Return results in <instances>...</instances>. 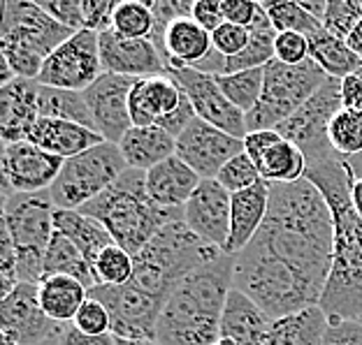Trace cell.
I'll use <instances>...</instances> for the list:
<instances>
[{
    "label": "cell",
    "instance_id": "ffe728a7",
    "mask_svg": "<svg viewBox=\"0 0 362 345\" xmlns=\"http://www.w3.org/2000/svg\"><path fill=\"white\" fill-rule=\"evenodd\" d=\"M37 93L40 84L35 79L16 77L7 86H0V137H3V144L28 142L30 130L40 121Z\"/></svg>",
    "mask_w": 362,
    "mask_h": 345
},
{
    "label": "cell",
    "instance_id": "30bf717a",
    "mask_svg": "<svg viewBox=\"0 0 362 345\" xmlns=\"http://www.w3.org/2000/svg\"><path fill=\"white\" fill-rule=\"evenodd\" d=\"M344 109L341 102V79L327 77V81L320 86L314 95L304 102L291 119H286L281 126L274 128L279 135L295 146H300L302 153L307 155V165H318L334 153L327 139L330 123L337 116V111ZM307 167V169H309Z\"/></svg>",
    "mask_w": 362,
    "mask_h": 345
},
{
    "label": "cell",
    "instance_id": "7dc6e473",
    "mask_svg": "<svg viewBox=\"0 0 362 345\" xmlns=\"http://www.w3.org/2000/svg\"><path fill=\"white\" fill-rule=\"evenodd\" d=\"M117 3L110 0H84V28L93 32L112 30V14Z\"/></svg>",
    "mask_w": 362,
    "mask_h": 345
},
{
    "label": "cell",
    "instance_id": "91938a15",
    "mask_svg": "<svg viewBox=\"0 0 362 345\" xmlns=\"http://www.w3.org/2000/svg\"><path fill=\"white\" fill-rule=\"evenodd\" d=\"M214 345H235V343H233V341H226V339H218Z\"/></svg>",
    "mask_w": 362,
    "mask_h": 345
},
{
    "label": "cell",
    "instance_id": "db71d44e",
    "mask_svg": "<svg viewBox=\"0 0 362 345\" xmlns=\"http://www.w3.org/2000/svg\"><path fill=\"white\" fill-rule=\"evenodd\" d=\"M302 5V10H307L314 19L323 21L325 19V12H327V0H298Z\"/></svg>",
    "mask_w": 362,
    "mask_h": 345
},
{
    "label": "cell",
    "instance_id": "277c9868",
    "mask_svg": "<svg viewBox=\"0 0 362 345\" xmlns=\"http://www.w3.org/2000/svg\"><path fill=\"white\" fill-rule=\"evenodd\" d=\"M103 223L112 239L130 255H139L163 227L184 220V209H163L146 193V171L126 169L117 183L79 209Z\"/></svg>",
    "mask_w": 362,
    "mask_h": 345
},
{
    "label": "cell",
    "instance_id": "8992f818",
    "mask_svg": "<svg viewBox=\"0 0 362 345\" xmlns=\"http://www.w3.org/2000/svg\"><path fill=\"white\" fill-rule=\"evenodd\" d=\"M75 30L61 26L37 3L5 0L0 19V59L21 79H37L45 61Z\"/></svg>",
    "mask_w": 362,
    "mask_h": 345
},
{
    "label": "cell",
    "instance_id": "11a10c76",
    "mask_svg": "<svg viewBox=\"0 0 362 345\" xmlns=\"http://www.w3.org/2000/svg\"><path fill=\"white\" fill-rule=\"evenodd\" d=\"M346 44L351 47V52H353V54L360 56V59H362V21L358 23L356 28H353V32L346 37Z\"/></svg>",
    "mask_w": 362,
    "mask_h": 345
},
{
    "label": "cell",
    "instance_id": "7bdbcfd3",
    "mask_svg": "<svg viewBox=\"0 0 362 345\" xmlns=\"http://www.w3.org/2000/svg\"><path fill=\"white\" fill-rule=\"evenodd\" d=\"M249 40H251L249 28L237 26V23H230V21L221 23V26L211 32L214 49H216L221 56H226V59H235L237 54H242L246 44H249Z\"/></svg>",
    "mask_w": 362,
    "mask_h": 345
},
{
    "label": "cell",
    "instance_id": "9a60e30c",
    "mask_svg": "<svg viewBox=\"0 0 362 345\" xmlns=\"http://www.w3.org/2000/svg\"><path fill=\"white\" fill-rule=\"evenodd\" d=\"M61 158L42 151L30 142L3 144V160H0V174H3V202L14 193L33 195L49 190L63 169Z\"/></svg>",
    "mask_w": 362,
    "mask_h": 345
},
{
    "label": "cell",
    "instance_id": "4fadbf2b",
    "mask_svg": "<svg viewBox=\"0 0 362 345\" xmlns=\"http://www.w3.org/2000/svg\"><path fill=\"white\" fill-rule=\"evenodd\" d=\"M3 345H47L59 343L65 325L54 322L37 299V285L19 283L0 303Z\"/></svg>",
    "mask_w": 362,
    "mask_h": 345
},
{
    "label": "cell",
    "instance_id": "681fc988",
    "mask_svg": "<svg viewBox=\"0 0 362 345\" xmlns=\"http://www.w3.org/2000/svg\"><path fill=\"white\" fill-rule=\"evenodd\" d=\"M191 19L200 23L204 30L214 32L221 23H226L223 10H221V0H195Z\"/></svg>",
    "mask_w": 362,
    "mask_h": 345
},
{
    "label": "cell",
    "instance_id": "f907efd6",
    "mask_svg": "<svg viewBox=\"0 0 362 345\" xmlns=\"http://www.w3.org/2000/svg\"><path fill=\"white\" fill-rule=\"evenodd\" d=\"M279 139H284L276 130H256V133H249L244 137V153L249 155L253 162H258L262 158L269 146H274Z\"/></svg>",
    "mask_w": 362,
    "mask_h": 345
},
{
    "label": "cell",
    "instance_id": "5b68a950",
    "mask_svg": "<svg viewBox=\"0 0 362 345\" xmlns=\"http://www.w3.org/2000/svg\"><path fill=\"white\" fill-rule=\"evenodd\" d=\"M221 255L223 250L200 239L184 220H175L135 255V274L130 281L168 301L184 278Z\"/></svg>",
    "mask_w": 362,
    "mask_h": 345
},
{
    "label": "cell",
    "instance_id": "680465c9",
    "mask_svg": "<svg viewBox=\"0 0 362 345\" xmlns=\"http://www.w3.org/2000/svg\"><path fill=\"white\" fill-rule=\"evenodd\" d=\"M117 345H160L158 341H126V339H117Z\"/></svg>",
    "mask_w": 362,
    "mask_h": 345
},
{
    "label": "cell",
    "instance_id": "603a6c76",
    "mask_svg": "<svg viewBox=\"0 0 362 345\" xmlns=\"http://www.w3.org/2000/svg\"><path fill=\"white\" fill-rule=\"evenodd\" d=\"M274 317H269L251 297L237 287L228 294L223 320H221V339L235 345H267Z\"/></svg>",
    "mask_w": 362,
    "mask_h": 345
},
{
    "label": "cell",
    "instance_id": "f5cc1de1",
    "mask_svg": "<svg viewBox=\"0 0 362 345\" xmlns=\"http://www.w3.org/2000/svg\"><path fill=\"white\" fill-rule=\"evenodd\" d=\"M341 102H344V109L362 111V75L360 72L341 79Z\"/></svg>",
    "mask_w": 362,
    "mask_h": 345
},
{
    "label": "cell",
    "instance_id": "f6af8a7d",
    "mask_svg": "<svg viewBox=\"0 0 362 345\" xmlns=\"http://www.w3.org/2000/svg\"><path fill=\"white\" fill-rule=\"evenodd\" d=\"M42 10L61 23V26L70 28V30H84V3H77V0H42L37 3Z\"/></svg>",
    "mask_w": 362,
    "mask_h": 345
},
{
    "label": "cell",
    "instance_id": "e575fe53",
    "mask_svg": "<svg viewBox=\"0 0 362 345\" xmlns=\"http://www.w3.org/2000/svg\"><path fill=\"white\" fill-rule=\"evenodd\" d=\"M216 84L237 109L242 114H249V111H253V107L258 104L260 95H262V86H265V68L235 72V75H221V77H216Z\"/></svg>",
    "mask_w": 362,
    "mask_h": 345
},
{
    "label": "cell",
    "instance_id": "484cf974",
    "mask_svg": "<svg viewBox=\"0 0 362 345\" xmlns=\"http://www.w3.org/2000/svg\"><path fill=\"white\" fill-rule=\"evenodd\" d=\"M211 32L193 19H177L165 30L163 61L165 68H195L211 54Z\"/></svg>",
    "mask_w": 362,
    "mask_h": 345
},
{
    "label": "cell",
    "instance_id": "d6986e66",
    "mask_svg": "<svg viewBox=\"0 0 362 345\" xmlns=\"http://www.w3.org/2000/svg\"><path fill=\"white\" fill-rule=\"evenodd\" d=\"M103 72L130 79H146L168 75L165 61L151 40H128L114 30L100 32Z\"/></svg>",
    "mask_w": 362,
    "mask_h": 345
},
{
    "label": "cell",
    "instance_id": "60d3db41",
    "mask_svg": "<svg viewBox=\"0 0 362 345\" xmlns=\"http://www.w3.org/2000/svg\"><path fill=\"white\" fill-rule=\"evenodd\" d=\"M216 181L226 188L230 195H235V193L246 190V188L256 186L258 181H262V178H260V171L256 167V162H253L249 155L242 151L240 155H235L230 162H226V167L218 171Z\"/></svg>",
    "mask_w": 362,
    "mask_h": 345
},
{
    "label": "cell",
    "instance_id": "d590c367",
    "mask_svg": "<svg viewBox=\"0 0 362 345\" xmlns=\"http://www.w3.org/2000/svg\"><path fill=\"white\" fill-rule=\"evenodd\" d=\"M156 26L149 3L139 0H123L117 3L112 14V30L128 40H149Z\"/></svg>",
    "mask_w": 362,
    "mask_h": 345
},
{
    "label": "cell",
    "instance_id": "52a82bcc",
    "mask_svg": "<svg viewBox=\"0 0 362 345\" xmlns=\"http://www.w3.org/2000/svg\"><path fill=\"white\" fill-rule=\"evenodd\" d=\"M56 204L52 193H14L3 202V220L16 250V278L19 283L40 285L45 278V255L54 239Z\"/></svg>",
    "mask_w": 362,
    "mask_h": 345
},
{
    "label": "cell",
    "instance_id": "f1b7e54d",
    "mask_svg": "<svg viewBox=\"0 0 362 345\" xmlns=\"http://www.w3.org/2000/svg\"><path fill=\"white\" fill-rule=\"evenodd\" d=\"M42 310L59 325H72L81 303L88 299V287L70 276H45L37 285Z\"/></svg>",
    "mask_w": 362,
    "mask_h": 345
},
{
    "label": "cell",
    "instance_id": "6da1fadb",
    "mask_svg": "<svg viewBox=\"0 0 362 345\" xmlns=\"http://www.w3.org/2000/svg\"><path fill=\"white\" fill-rule=\"evenodd\" d=\"M334 258V220L323 193L307 178L269 186V209L235 255V287L269 317L318 306Z\"/></svg>",
    "mask_w": 362,
    "mask_h": 345
},
{
    "label": "cell",
    "instance_id": "6f0895ef",
    "mask_svg": "<svg viewBox=\"0 0 362 345\" xmlns=\"http://www.w3.org/2000/svg\"><path fill=\"white\" fill-rule=\"evenodd\" d=\"M346 162H349V167H351V171H353V176H356V178H362V153L353 155V158H346Z\"/></svg>",
    "mask_w": 362,
    "mask_h": 345
},
{
    "label": "cell",
    "instance_id": "cb8c5ba5",
    "mask_svg": "<svg viewBox=\"0 0 362 345\" xmlns=\"http://www.w3.org/2000/svg\"><path fill=\"white\" fill-rule=\"evenodd\" d=\"M202 178L177 155L146 171V193L163 209H184Z\"/></svg>",
    "mask_w": 362,
    "mask_h": 345
},
{
    "label": "cell",
    "instance_id": "b9f144b4",
    "mask_svg": "<svg viewBox=\"0 0 362 345\" xmlns=\"http://www.w3.org/2000/svg\"><path fill=\"white\" fill-rule=\"evenodd\" d=\"M72 327L79 329L81 334H88V336H105V334H112V317H110V310L98 299L88 297L84 303H81L79 313L72 320Z\"/></svg>",
    "mask_w": 362,
    "mask_h": 345
},
{
    "label": "cell",
    "instance_id": "83f0119b",
    "mask_svg": "<svg viewBox=\"0 0 362 345\" xmlns=\"http://www.w3.org/2000/svg\"><path fill=\"white\" fill-rule=\"evenodd\" d=\"M54 227L56 232H61L63 236H68L79 248L81 255L86 258V262L93 269L98 255L110 248L114 243L112 234L107 232L103 223H98L95 218L86 216L81 211H63V209H56L54 213Z\"/></svg>",
    "mask_w": 362,
    "mask_h": 345
},
{
    "label": "cell",
    "instance_id": "4dcf8cb0",
    "mask_svg": "<svg viewBox=\"0 0 362 345\" xmlns=\"http://www.w3.org/2000/svg\"><path fill=\"white\" fill-rule=\"evenodd\" d=\"M309 59L314 61L327 77L344 79L349 75H356L362 68V59L351 52L346 40H339L330 35L325 28L309 37Z\"/></svg>",
    "mask_w": 362,
    "mask_h": 345
},
{
    "label": "cell",
    "instance_id": "836d02e7",
    "mask_svg": "<svg viewBox=\"0 0 362 345\" xmlns=\"http://www.w3.org/2000/svg\"><path fill=\"white\" fill-rule=\"evenodd\" d=\"M45 276H70V278H75V281H79L81 285H86L88 290L95 287L93 269H90L86 258L81 255L77 246L61 232H54V239L47 248Z\"/></svg>",
    "mask_w": 362,
    "mask_h": 345
},
{
    "label": "cell",
    "instance_id": "bcb514c9",
    "mask_svg": "<svg viewBox=\"0 0 362 345\" xmlns=\"http://www.w3.org/2000/svg\"><path fill=\"white\" fill-rule=\"evenodd\" d=\"M323 345H362V322L332 317Z\"/></svg>",
    "mask_w": 362,
    "mask_h": 345
},
{
    "label": "cell",
    "instance_id": "7c38bea8",
    "mask_svg": "<svg viewBox=\"0 0 362 345\" xmlns=\"http://www.w3.org/2000/svg\"><path fill=\"white\" fill-rule=\"evenodd\" d=\"M105 75L100 61V35L93 30H77L75 35L56 49L45 61L37 75L40 86L65 88V90H84L95 84Z\"/></svg>",
    "mask_w": 362,
    "mask_h": 345
},
{
    "label": "cell",
    "instance_id": "2e32d148",
    "mask_svg": "<svg viewBox=\"0 0 362 345\" xmlns=\"http://www.w3.org/2000/svg\"><path fill=\"white\" fill-rule=\"evenodd\" d=\"M244 151V139H237L223 130L195 119L177 137V158L184 160L200 178H216L235 155Z\"/></svg>",
    "mask_w": 362,
    "mask_h": 345
},
{
    "label": "cell",
    "instance_id": "3957f363",
    "mask_svg": "<svg viewBox=\"0 0 362 345\" xmlns=\"http://www.w3.org/2000/svg\"><path fill=\"white\" fill-rule=\"evenodd\" d=\"M235 287V258L221 255L184 278L165 301L156 341L160 345H214L221 339L226 301Z\"/></svg>",
    "mask_w": 362,
    "mask_h": 345
},
{
    "label": "cell",
    "instance_id": "7402d4cb",
    "mask_svg": "<svg viewBox=\"0 0 362 345\" xmlns=\"http://www.w3.org/2000/svg\"><path fill=\"white\" fill-rule=\"evenodd\" d=\"M269 209V183L258 181L256 186L246 188L233 195V211H230V236L223 253L226 255H240L260 232Z\"/></svg>",
    "mask_w": 362,
    "mask_h": 345
},
{
    "label": "cell",
    "instance_id": "9c48e42d",
    "mask_svg": "<svg viewBox=\"0 0 362 345\" xmlns=\"http://www.w3.org/2000/svg\"><path fill=\"white\" fill-rule=\"evenodd\" d=\"M128 162L117 144L103 142L65 160L59 178L49 188L56 209L79 211L126 174Z\"/></svg>",
    "mask_w": 362,
    "mask_h": 345
},
{
    "label": "cell",
    "instance_id": "c3c4849f",
    "mask_svg": "<svg viewBox=\"0 0 362 345\" xmlns=\"http://www.w3.org/2000/svg\"><path fill=\"white\" fill-rule=\"evenodd\" d=\"M221 10H223L226 21L249 28L256 21L260 3H253V0H221Z\"/></svg>",
    "mask_w": 362,
    "mask_h": 345
},
{
    "label": "cell",
    "instance_id": "1f68e13d",
    "mask_svg": "<svg viewBox=\"0 0 362 345\" xmlns=\"http://www.w3.org/2000/svg\"><path fill=\"white\" fill-rule=\"evenodd\" d=\"M260 171V178L274 183H295L307 174V155L302 153L300 146H295L288 139H279L274 146L262 153V158L256 162Z\"/></svg>",
    "mask_w": 362,
    "mask_h": 345
},
{
    "label": "cell",
    "instance_id": "ee69618b",
    "mask_svg": "<svg viewBox=\"0 0 362 345\" xmlns=\"http://www.w3.org/2000/svg\"><path fill=\"white\" fill-rule=\"evenodd\" d=\"M274 59L284 65H302L309 61V37L300 32H276Z\"/></svg>",
    "mask_w": 362,
    "mask_h": 345
},
{
    "label": "cell",
    "instance_id": "9f6ffc18",
    "mask_svg": "<svg viewBox=\"0 0 362 345\" xmlns=\"http://www.w3.org/2000/svg\"><path fill=\"white\" fill-rule=\"evenodd\" d=\"M351 202H353V209H356V213L362 220V178L353 181V186H351Z\"/></svg>",
    "mask_w": 362,
    "mask_h": 345
},
{
    "label": "cell",
    "instance_id": "8d00e7d4",
    "mask_svg": "<svg viewBox=\"0 0 362 345\" xmlns=\"http://www.w3.org/2000/svg\"><path fill=\"white\" fill-rule=\"evenodd\" d=\"M262 7H265V12L276 32H300L304 37H311L314 32L323 28V21L314 19L307 10H302L300 3L272 0V3H262Z\"/></svg>",
    "mask_w": 362,
    "mask_h": 345
},
{
    "label": "cell",
    "instance_id": "ba28073f",
    "mask_svg": "<svg viewBox=\"0 0 362 345\" xmlns=\"http://www.w3.org/2000/svg\"><path fill=\"white\" fill-rule=\"evenodd\" d=\"M327 81V75L314 61L302 65H284L276 59L265 65V86L253 111L246 114L249 133L274 130L291 119L300 107Z\"/></svg>",
    "mask_w": 362,
    "mask_h": 345
},
{
    "label": "cell",
    "instance_id": "f546056e",
    "mask_svg": "<svg viewBox=\"0 0 362 345\" xmlns=\"http://www.w3.org/2000/svg\"><path fill=\"white\" fill-rule=\"evenodd\" d=\"M330 317L320 306L274 320L267 345H323Z\"/></svg>",
    "mask_w": 362,
    "mask_h": 345
},
{
    "label": "cell",
    "instance_id": "ab89813d",
    "mask_svg": "<svg viewBox=\"0 0 362 345\" xmlns=\"http://www.w3.org/2000/svg\"><path fill=\"white\" fill-rule=\"evenodd\" d=\"M362 21V0H327L323 28L330 35L346 40Z\"/></svg>",
    "mask_w": 362,
    "mask_h": 345
},
{
    "label": "cell",
    "instance_id": "5bb4252c",
    "mask_svg": "<svg viewBox=\"0 0 362 345\" xmlns=\"http://www.w3.org/2000/svg\"><path fill=\"white\" fill-rule=\"evenodd\" d=\"M168 75L177 81L179 88L191 100L197 119L237 139H244L249 135L246 114H242L223 95V90L216 84V77L204 75V72H197L193 68H168Z\"/></svg>",
    "mask_w": 362,
    "mask_h": 345
},
{
    "label": "cell",
    "instance_id": "e0dca14e",
    "mask_svg": "<svg viewBox=\"0 0 362 345\" xmlns=\"http://www.w3.org/2000/svg\"><path fill=\"white\" fill-rule=\"evenodd\" d=\"M133 86H135V79L107 75L105 72L95 84H90L84 90L95 133L100 135L105 142L119 146L121 139L133 128V121H130V111H128V97Z\"/></svg>",
    "mask_w": 362,
    "mask_h": 345
},
{
    "label": "cell",
    "instance_id": "ac0fdd59",
    "mask_svg": "<svg viewBox=\"0 0 362 345\" xmlns=\"http://www.w3.org/2000/svg\"><path fill=\"white\" fill-rule=\"evenodd\" d=\"M230 211H233V195L216 178H202L184 207V223L200 239L223 250L230 236Z\"/></svg>",
    "mask_w": 362,
    "mask_h": 345
},
{
    "label": "cell",
    "instance_id": "f35d334b",
    "mask_svg": "<svg viewBox=\"0 0 362 345\" xmlns=\"http://www.w3.org/2000/svg\"><path fill=\"white\" fill-rule=\"evenodd\" d=\"M135 274V258L121 246L112 243L98 255L93 265L95 285H126Z\"/></svg>",
    "mask_w": 362,
    "mask_h": 345
},
{
    "label": "cell",
    "instance_id": "d4e9b609",
    "mask_svg": "<svg viewBox=\"0 0 362 345\" xmlns=\"http://www.w3.org/2000/svg\"><path fill=\"white\" fill-rule=\"evenodd\" d=\"M30 144L40 146L42 151L56 155L61 160H70L75 155L84 153L93 146L103 144L105 139L84 126L68 121H56V119H40L35 123V128L30 130L28 137Z\"/></svg>",
    "mask_w": 362,
    "mask_h": 345
},
{
    "label": "cell",
    "instance_id": "d6a6232c",
    "mask_svg": "<svg viewBox=\"0 0 362 345\" xmlns=\"http://www.w3.org/2000/svg\"><path fill=\"white\" fill-rule=\"evenodd\" d=\"M37 107H40V119L68 121V123H77V126H84L88 130H95L84 93L65 90V88L40 86Z\"/></svg>",
    "mask_w": 362,
    "mask_h": 345
},
{
    "label": "cell",
    "instance_id": "816d5d0a",
    "mask_svg": "<svg viewBox=\"0 0 362 345\" xmlns=\"http://www.w3.org/2000/svg\"><path fill=\"white\" fill-rule=\"evenodd\" d=\"M56 345H117V336L105 334V336H88L75 329L72 325H65L61 339Z\"/></svg>",
    "mask_w": 362,
    "mask_h": 345
},
{
    "label": "cell",
    "instance_id": "44dd1931",
    "mask_svg": "<svg viewBox=\"0 0 362 345\" xmlns=\"http://www.w3.org/2000/svg\"><path fill=\"white\" fill-rule=\"evenodd\" d=\"M184 100V90L170 75L135 79L128 97L130 121L137 128L158 126V121L170 116Z\"/></svg>",
    "mask_w": 362,
    "mask_h": 345
},
{
    "label": "cell",
    "instance_id": "7a4b0ae2",
    "mask_svg": "<svg viewBox=\"0 0 362 345\" xmlns=\"http://www.w3.org/2000/svg\"><path fill=\"white\" fill-rule=\"evenodd\" d=\"M304 178L323 193L334 220L332 269L318 306L330 320L362 322V220L351 202V186L356 176L346 158L332 155L311 165Z\"/></svg>",
    "mask_w": 362,
    "mask_h": 345
},
{
    "label": "cell",
    "instance_id": "74e56055",
    "mask_svg": "<svg viewBox=\"0 0 362 345\" xmlns=\"http://www.w3.org/2000/svg\"><path fill=\"white\" fill-rule=\"evenodd\" d=\"M327 139L334 153L341 158H353L362 153V111L360 109H341L330 123Z\"/></svg>",
    "mask_w": 362,
    "mask_h": 345
},
{
    "label": "cell",
    "instance_id": "4316f807",
    "mask_svg": "<svg viewBox=\"0 0 362 345\" xmlns=\"http://www.w3.org/2000/svg\"><path fill=\"white\" fill-rule=\"evenodd\" d=\"M119 149L130 169L149 171L151 167L160 165L163 160L177 155V139L158 126H133L121 139Z\"/></svg>",
    "mask_w": 362,
    "mask_h": 345
},
{
    "label": "cell",
    "instance_id": "8fae6325",
    "mask_svg": "<svg viewBox=\"0 0 362 345\" xmlns=\"http://www.w3.org/2000/svg\"><path fill=\"white\" fill-rule=\"evenodd\" d=\"M93 297L110 310L112 334L126 341H156V329L165 299L142 290L133 281L126 285H95L88 290Z\"/></svg>",
    "mask_w": 362,
    "mask_h": 345
}]
</instances>
